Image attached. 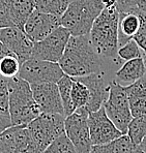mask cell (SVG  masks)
I'll return each instance as SVG.
<instances>
[{"mask_svg": "<svg viewBox=\"0 0 146 153\" xmlns=\"http://www.w3.org/2000/svg\"><path fill=\"white\" fill-rule=\"evenodd\" d=\"M78 79L82 81L84 84H86L90 92V100L85 109L88 112L98 111L103 107L109 94V89H108L109 85H106L105 83L103 74H90L84 76H78Z\"/></svg>", "mask_w": 146, "mask_h": 153, "instance_id": "13", "label": "cell"}, {"mask_svg": "<svg viewBox=\"0 0 146 153\" xmlns=\"http://www.w3.org/2000/svg\"><path fill=\"white\" fill-rule=\"evenodd\" d=\"M105 110L106 113L112 122L115 124V126L121 131L122 134H127V128H129V124L131 122L133 115L131 113L130 109H115V108H111L105 105Z\"/></svg>", "mask_w": 146, "mask_h": 153, "instance_id": "20", "label": "cell"}, {"mask_svg": "<svg viewBox=\"0 0 146 153\" xmlns=\"http://www.w3.org/2000/svg\"><path fill=\"white\" fill-rule=\"evenodd\" d=\"M73 78V76H72ZM90 100V92L86 84L79 80L78 78H73V86H72V102L74 108H85Z\"/></svg>", "mask_w": 146, "mask_h": 153, "instance_id": "22", "label": "cell"}, {"mask_svg": "<svg viewBox=\"0 0 146 153\" xmlns=\"http://www.w3.org/2000/svg\"><path fill=\"white\" fill-rule=\"evenodd\" d=\"M7 5L13 24L23 29L27 19L35 10L34 0H7Z\"/></svg>", "mask_w": 146, "mask_h": 153, "instance_id": "16", "label": "cell"}, {"mask_svg": "<svg viewBox=\"0 0 146 153\" xmlns=\"http://www.w3.org/2000/svg\"><path fill=\"white\" fill-rule=\"evenodd\" d=\"M127 134L135 145L138 146L142 142L146 136V114L132 118Z\"/></svg>", "mask_w": 146, "mask_h": 153, "instance_id": "24", "label": "cell"}, {"mask_svg": "<svg viewBox=\"0 0 146 153\" xmlns=\"http://www.w3.org/2000/svg\"><path fill=\"white\" fill-rule=\"evenodd\" d=\"M72 0H34V8L39 12L61 17Z\"/></svg>", "mask_w": 146, "mask_h": 153, "instance_id": "23", "label": "cell"}, {"mask_svg": "<svg viewBox=\"0 0 146 153\" xmlns=\"http://www.w3.org/2000/svg\"><path fill=\"white\" fill-rule=\"evenodd\" d=\"M16 150V126L8 127L0 134V153H13Z\"/></svg>", "mask_w": 146, "mask_h": 153, "instance_id": "28", "label": "cell"}, {"mask_svg": "<svg viewBox=\"0 0 146 153\" xmlns=\"http://www.w3.org/2000/svg\"><path fill=\"white\" fill-rule=\"evenodd\" d=\"M137 147L127 134H122L109 143L93 145L90 153H135Z\"/></svg>", "mask_w": 146, "mask_h": 153, "instance_id": "18", "label": "cell"}, {"mask_svg": "<svg viewBox=\"0 0 146 153\" xmlns=\"http://www.w3.org/2000/svg\"><path fill=\"white\" fill-rule=\"evenodd\" d=\"M139 0H116V7L119 13H134L139 10Z\"/></svg>", "mask_w": 146, "mask_h": 153, "instance_id": "31", "label": "cell"}, {"mask_svg": "<svg viewBox=\"0 0 146 153\" xmlns=\"http://www.w3.org/2000/svg\"><path fill=\"white\" fill-rule=\"evenodd\" d=\"M57 86L59 89L60 97L62 100L64 110V116H69L73 112H75L73 102H72V86H73V78L64 74L63 76L57 82Z\"/></svg>", "mask_w": 146, "mask_h": 153, "instance_id": "21", "label": "cell"}, {"mask_svg": "<svg viewBox=\"0 0 146 153\" xmlns=\"http://www.w3.org/2000/svg\"><path fill=\"white\" fill-rule=\"evenodd\" d=\"M118 57L124 60H131L135 59V58L143 57V50L137 44L136 40L132 38L127 44H124L118 49Z\"/></svg>", "mask_w": 146, "mask_h": 153, "instance_id": "27", "label": "cell"}, {"mask_svg": "<svg viewBox=\"0 0 146 153\" xmlns=\"http://www.w3.org/2000/svg\"><path fill=\"white\" fill-rule=\"evenodd\" d=\"M10 92V116L13 125H27L42 114L33 98L31 85L21 76L7 79Z\"/></svg>", "mask_w": 146, "mask_h": 153, "instance_id": "3", "label": "cell"}, {"mask_svg": "<svg viewBox=\"0 0 146 153\" xmlns=\"http://www.w3.org/2000/svg\"><path fill=\"white\" fill-rule=\"evenodd\" d=\"M89 112L85 108L76 109L71 115L66 117L64 131L72 141L78 153H90L92 142L88 125Z\"/></svg>", "mask_w": 146, "mask_h": 153, "instance_id": "6", "label": "cell"}, {"mask_svg": "<svg viewBox=\"0 0 146 153\" xmlns=\"http://www.w3.org/2000/svg\"><path fill=\"white\" fill-rule=\"evenodd\" d=\"M66 116L56 113H42L33 119L27 128L33 143L44 152L52 142L64 134Z\"/></svg>", "mask_w": 146, "mask_h": 153, "instance_id": "5", "label": "cell"}, {"mask_svg": "<svg viewBox=\"0 0 146 153\" xmlns=\"http://www.w3.org/2000/svg\"><path fill=\"white\" fill-rule=\"evenodd\" d=\"M103 10V0H72L60 17V23L72 35H89L94 21Z\"/></svg>", "mask_w": 146, "mask_h": 153, "instance_id": "4", "label": "cell"}, {"mask_svg": "<svg viewBox=\"0 0 146 153\" xmlns=\"http://www.w3.org/2000/svg\"><path fill=\"white\" fill-rule=\"evenodd\" d=\"M139 148H140L141 150H142L143 152L146 153V136L144 137V139L142 140V142H141L140 144H139Z\"/></svg>", "mask_w": 146, "mask_h": 153, "instance_id": "38", "label": "cell"}, {"mask_svg": "<svg viewBox=\"0 0 146 153\" xmlns=\"http://www.w3.org/2000/svg\"><path fill=\"white\" fill-rule=\"evenodd\" d=\"M21 62L15 54H8L0 60V75L5 78H13L19 75Z\"/></svg>", "mask_w": 146, "mask_h": 153, "instance_id": "26", "label": "cell"}, {"mask_svg": "<svg viewBox=\"0 0 146 153\" xmlns=\"http://www.w3.org/2000/svg\"><path fill=\"white\" fill-rule=\"evenodd\" d=\"M101 56L94 50L89 35H71L58 61L66 75L78 78L101 73Z\"/></svg>", "mask_w": 146, "mask_h": 153, "instance_id": "1", "label": "cell"}, {"mask_svg": "<svg viewBox=\"0 0 146 153\" xmlns=\"http://www.w3.org/2000/svg\"><path fill=\"white\" fill-rule=\"evenodd\" d=\"M33 98L42 113H56L64 115L63 105L60 97L57 83L31 84Z\"/></svg>", "mask_w": 146, "mask_h": 153, "instance_id": "12", "label": "cell"}, {"mask_svg": "<svg viewBox=\"0 0 146 153\" xmlns=\"http://www.w3.org/2000/svg\"><path fill=\"white\" fill-rule=\"evenodd\" d=\"M136 13L140 19V25H139L138 31L133 38L142 48V50H146V13L142 12V10H138Z\"/></svg>", "mask_w": 146, "mask_h": 153, "instance_id": "30", "label": "cell"}, {"mask_svg": "<svg viewBox=\"0 0 146 153\" xmlns=\"http://www.w3.org/2000/svg\"><path fill=\"white\" fill-rule=\"evenodd\" d=\"M104 7H110V6L116 5V0H103Z\"/></svg>", "mask_w": 146, "mask_h": 153, "instance_id": "36", "label": "cell"}, {"mask_svg": "<svg viewBox=\"0 0 146 153\" xmlns=\"http://www.w3.org/2000/svg\"><path fill=\"white\" fill-rule=\"evenodd\" d=\"M130 110L133 117L146 114V78L139 79L132 84L125 85Z\"/></svg>", "mask_w": 146, "mask_h": 153, "instance_id": "14", "label": "cell"}, {"mask_svg": "<svg viewBox=\"0 0 146 153\" xmlns=\"http://www.w3.org/2000/svg\"><path fill=\"white\" fill-rule=\"evenodd\" d=\"M15 26L10 19L8 12L7 0H0V28L2 27Z\"/></svg>", "mask_w": 146, "mask_h": 153, "instance_id": "32", "label": "cell"}, {"mask_svg": "<svg viewBox=\"0 0 146 153\" xmlns=\"http://www.w3.org/2000/svg\"><path fill=\"white\" fill-rule=\"evenodd\" d=\"M146 74V66L143 57L135 58V59L127 60L124 64L121 66L115 76L121 83H127V85L138 81L143 78Z\"/></svg>", "mask_w": 146, "mask_h": 153, "instance_id": "15", "label": "cell"}, {"mask_svg": "<svg viewBox=\"0 0 146 153\" xmlns=\"http://www.w3.org/2000/svg\"><path fill=\"white\" fill-rule=\"evenodd\" d=\"M108 89L109 94L107 100L104 102L105 105L115 109H130L127 90L122 84H119L117 81H112L108 86Z\"/></svg>", "mask_w": 146, "mask_h": 153, "instance_id": "19", "label": "cell"}, {"mask_svg": "<svg viewBox=\"0 0 146 153\" xmlns=\"http://www.w3.org/2000/svg\"><path fill=\"white\" fill-rule=\"evenodd\" d=\"M64 73L58 62L29 58L21 64L19 76L29 84L57 83L63 76Z\"/></svg>", "mask_w": 146, "mask_h": 153, "instance_id": "7", "label": "cell"}, {"mask_svg": "<svg viewBox=\"0 0 146 153\" xmlns=\"http://www.w3.org/2000/svg\"><path fill=\"white\" fill-rule=\"evenodd\" d=\"M71 32L63 26H59L47 37L34 42L30 58L58 62L63 55Z\"/></svg>", "mask_w": 146, "mask_h": 153, "instance_id": "8", "label": "cell"}, {"mask_svg": "<svg viewBox=\"0 0 146 153\" xmlns=\"http://www.w3.org/2000/svg\"><path fill=\"white\" fill-rule=\"evenodd\" d=\"M139 10H142V12L146 13V0H139Z\"/></svg>", "mask_w": 146, "mask_h": 153, "instance_id": "37", "label": "cell"}, {"mask_svg": "<svg viewBox=\"0 0 146 153\" xmlns=\"http://www.w3.org/2000/svg\"><path fill=\"white\" fill-rule=\"evenodd\" d=\"M0 42L19 58L21 64L31 57L34 42L23 29L17 26L2 27L0 28Z\"/></svg>", "mask_w": 146, "mask_h": 153, "instance_id": "10", "label": "cell"}, {"mask_svg": "<svg viewBox=\"0 0 146 153\" xmlns=\"http://www.w3.org/2000/svg\"><path fill=\"white\" fill-rule=\"evenodd\" d=\"M118 20L119 12L114 5L104 7L94 21L89 38L101 57L115 59L118 56Z\"/></svg>", "mask_w": 146, "mask_h": 153, "instance_id": "2", "label": "cell"}, {"mask_svg": "<svg viewBox=\"0 0 146 153\" xmlns=\"http://www.w3.org/2000/svg\"><path fill=\"white\" fill-rule=\"evenodd\" d=\"M10 126H13V123H12V119H10V114L0 113V134Z\"/></svg>", "mask_w": 146, "mask_h": 153, "instance_id": "34", "label": "cell"}, {"mask_svg": "<svg viewBox=\"0 0 146 153\" xmlns=\"http://www.w3.org/2000/svg\"><path fill=\"white\" fill-rule=\"evenodd\" d=\"M143 59H144V63L146 66V50H143Z\"/></svg>", "mask_w": 146, "mask_h": 153, "instance_id": "39", "label": "cell"}, {"mask_svg": "<svg viewBox=\"0 0 146 153\" xmlns=\"http://www.w3.org/2000/svg\"><path fill=\"white\" fill-rule=\"evenodd\" d=\"M140 25L138 15L134 13H119L118 20V47L123 46L134 37Z\"/></svg>", "mask_w": 146, "mask_h": 153, "instance_id": "17", "label": "cell"}, {"mask_svg": "<svg viewBox=\"0 0 146 153\" xmlns=\"http://www.w3.org/2000/svg\"><path fill=\"white\" fill-rule=\"evenodd\" d=\"M88 125L92 145H103L122 136L120 130L108 117L104 105L98 111L89 112Z\"/></svg>", "mask_w": 146, "mask_h": 153, "instance_id": "9", "label": "cell"}, {"mask_svg": "<svg viewBox=\"0 0 146 153\" xmlns=\"http://www.w3.org/2000/svg\"><path fill=\"white\" fill-rule=\"evenodd\" d=\"M59 26H61L60 17L34 10L27 19L23 30L33 42H37Z\"/></svg>", "mask_w": 146, "mask_h": 153, "instance_id": "11", "label": "cell"}, {"mask_svg": "<svg viewBox=\"0 0 146 153\" xmlns=\"http://www.w3.org/2000/svg\"><path fill=\"white\" fill-rule=\"evenodd\" d=\"M8 54H13V52L8 50L7 47H6L5 45L2 44V42H0V60H1L2 58L4 57V56L8 55Z\"/></svg>", "mask_w": 146, "mask_h": 153, "instance_id": "35", "label": "cell"}, {"mask_svg": "<svg viewBox=\"0 0 146 153\" xmlns=\"http://www.w3.org/2000/svg\"><path fill=\"white\" fill-rule=\"evenodd\" d=\"M42 153H78V151L64 132L56 138Z\"/></svg>", "mask_w": 146, "mask_h": 153, "instance_id": "25", "label": "cell"}, {"mask_svg": "<svg viewBox=\"0 0 146 153\" xmlns=\"http://www.w3.org/2000/svg\"><path fill=\"white\" fill-rule=\"evenodd\" d=\"M7 79L0 75V113L10 114V92Z\"/></svg>", "mask_w": 146, "mask_h": 153, "instance_id": "29", "label": "cell"}, {"mask_svg": "<svg viewBox=\"0 0 146 153\" xmlns=\"http://www.w3.org/2000/svg\"><path fill=\"white\" fill-rule=\"evenodd\" d=\"M13 153H42V150L35 145L33 142H30L25 146L19 147L13 151Z\"/></svg>", "mask_w": 146, "mask_h": 153, "instance_id": "33", "label": "cell"}]
</instances>
